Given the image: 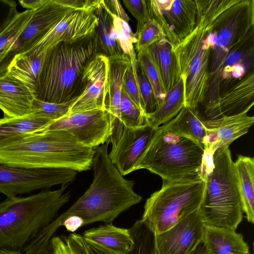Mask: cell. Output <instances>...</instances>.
Masks as SVG:
<instances>
[{
  "mask_svg": "<svg viewBox=\"0 0 254 254\" xmlns=\"http://www.w3.org/2000/svg\"><path fill=\"white\" fill-rule=\"evenodd\" d=\"M92 167L91 184L68 209L47 226L51 235L55 234L68 216L81 217L83 226L97 222L110 223L121 213L141 201L142 196L133 190L134 182L124 178L111 161L108 144L95 148Z\"/></svg>",
  "mask_w": 254,
  "mask_h": 254,
  "instance_id": "6da1fadb",
  "label": "cell"
},
{
  "mask_svg": "<svg viewBox=\"0 0 254 254\" xmlns=\"http://www.w3.org/2000/svg\"><path fill=\"white\" fill-rule=\"evenodd\" d=\"M194 1V28L173 47L177 79L181 76L184 81V106L192 109L202 104L207 92L215 20L233 0Z\"/></svg>",
  "mask_w": 254,
  "mask_h": 254,
  "instance_id": "7a4b0ae2",
  "label": "cell"
},
{
  "mask_svg": "<svg viewBox=\"0 0 254 254\" xmlns=\"http://www.w3.org/2000/svg\"><path fill=\"white\" fill-rule=\"evenodd\" d=\"M95 148L80 143L64 130L39 131L0 147V163L25 168H64L77 172L92 167Z\"/></svg>",
  "mask_w": 254,
  "mask_h": 254,
  "instance_id": "3957f363",
  "label": "cell"
},
{
  "mask_svg": "<svg viewBox=\"0 0 254 254\" xmlns=\"http://www.w3.org/2000/svg\"><path fill=\"white\" fill-rule=\"evenodd\" d=\"M100 54L102 53L95 32L54 46L46 52L35 98L53 103L76 100L82 92L85 69Z\"/></svg>",
  "mask_w": 254,
  "mask_h": 254,
  "instance_id": "277c9868",
  "label": "cell"
},
{
  "mask_svg": "<svg viewBox=\"0 0 254 254\" xmlns=\"http://www.w3.org/2000/svg\"><path fill=\"white\" fill-rule=\"evenodd\" d=\"M67 184L25 197L6 196L0 202V249L22 251L57 216L69 200Z\"/></svg>",
  "mask_w": 254,
  "mask_h": 254,
  "instance_id": "5b68a950",
  "label": "cell"
},
{
  "mask_svg": "<svg viewBox=\"0 0 254 254\" xmlns=\"http://www.w3.org/2000/svg\"><path fill=\"white\" fill-rule=\"evenodd\" d=\"M205 189L199 208L205 225L236 230L243 210L229 146L213 151L205 169Z\"/></svg>",
  "mask_w": 254,
  "mask_h": 254,
  "instance_id": "8992f818",
  "label": "cell"
},
{
  "mask_svg": "<svg viewBox=\"0 0 254 254\" xmlns=\"http://www.w3.org/2000/svg\"><path fill=\"white\" fill-rule=\"evenodd\" d=\"M204 148L186 137L156 128L133 171L146 169L172 182L204 180Z\"/></svg>",
  "mask_w": 254,
  "mask_h": 254,
  "instance_id": "52a82bcc",
  "label": "cell"
},
{
  "mask_svg": "<svg viewBox=\"0 0 254 254\" xmlns=\"http://www.w3.org/2000/svg\"><path fill=\"white\" fill-rule=\"evenodd\" d=\"M254 0H233L216 18L208 88L202 103L204 109L211 107L220 95L218 77L224 60L233 48L248 44L254 37Z\"/></svg>",
  "mask_w": 254,
  "mask_h": 254,
  "instance_id": "ba28073f",
  "label": "cell"
},
{
  "mask_svg": "<svg viewBox=\"0 0 254 254\" xmlns=\"http://www.w3.org/2000/svg\"><path fill=\"white\" fill-rule=\"evenodd\" d=\"M205 181H163L148 198L141 220L154 234L162 233L199 209Z\"/></svg>",
  "mask_w": 254,
  "mask_h": 254,
  "instance_id": "9c48e42d",
  "label": "cell"
},
{
  "mask_svg": "<svg viewBox=\"0 0 254 254\" xmlns=\"http://www.w3.org/2000/svg\"><path fill=\"white\" fill-rule=\"evenodd\" d=\"M77 171L64 168H25L0 163V193L16 196L72 182Z\"/></svg>",
  "mask_w": 254,
  "mask_h": 254,
  "instance_id": "30bf717a",
  "label": "cell"
},
{
  "mask_svg": "<svg viewBox=\"0 0 254 254\" xmlns=\"http://www.w3.org/2000/svg\"><path fill=\"white\" fill-rule=\"evenodd\" d=\"M56 129L65 130L81 144L95 148L108 144L112 133V116L108 110L68 113L42 131Z\"/></svg>",
  "mask_w": 254,
  "mask_h": 254,
  "instance_id": "8fae6325",
  "label": "cell"
},
{
  "mask_svg": "<svg viewBox=\"0 0 254 254\" xmlns=\"http://www.w3.org/2000/svg\"><path fill=\"white\" fill-rule=\"evenodd\" d=\"M75 10L60 4L55 0H49L34 11L27 25L1 61L0 77L7 73L8 66L16 55L30 51L54 25L65 15Z\"/></svg>",
  "mask_w": 254,
  "mask_h": 254,
  "instance_id": "7c38bea8",
  "label": "cell"
},
{
  "mask_svg": "<svg viewBox=\"0 0 254 254\" xmlns=\"http://www.w3.org/2000/svg\"><path fill=\"white\" fill-rule=\"evenodd\" d=\"M149 15L161 26L165 37L173 45L181 42L194 28V0H147Z\"/></svg>",
  "mask_w": 254,
  "mask_h": 254,
  "instance_id": "4fadbf2b",
  "label": "cell"
},
{
  "mask_svg": "<svg viewBox=\"0 0 254 254\" xmlns=\"http://www.w3.org/2000/svg\"><path fill=\"white\" fill-rule=\"evenodd\" d=\"M109 59L103 54L88 64L82 77V90L70 107L69 113L107 110Z\"/></svg>",
  "mask_w": 254,
  "mask_h": 254,
  "instance_id": "5bb4252c",
  "label": "cell"
},
{
  "mask_svg": "<svg viewBox=\"0 0 254 254\" xmlns=\"http://www.w3.org/2000/svg\"><path fill=\"white\" fill-rule=\"evenodd\" d=\"M204 224L199 210L154 236V254H190L203 240Z\"/></svg>",
  "mask_w": 254,
  "mask_h": 254,
  "instance_id": "9a60e30c",
  "label": "cell"
},
{
  "mask_svg": "<svg viewBox=\"0 0 254 254\" xmlns=\"http://www.w3.org/2000/svg\"><path fill=\"white\" fill-rule=\"evenodd\" d=\"M97 24V18L94 12L82 10L71 11L54 25L40 42L26 53L36 55L45 53L60 42L74 40L94 33Z\"/></svg>",
  "mask_w": 254,
  "mask_h": 254,
  "instance_id": "2e32d148",
  "label": "cell"
},
{
  "mask_svg": "<svg viewBox=\"0 0 254 254\" xmlns=\"http://www.w3.org/2000/svg\"><path fill=\"white\" fill-rule=\"evenodd\" d=\"M156 129L146 123L136 127H124L119 141L109 153L111 161L123 176L133 172Z\"/></svg>",
  "mask_w": 254,
  "mask_h": 254,
  "instance_id": "e0dca14e",
  "label": "cell"
},
{
  "mask_svg": "<svg viewBox=\"0 0 254 254\" xmlns=\"http://www.w3.org/2000/svg\"><path fill=\"white\" fill-rule=\"evenodd\" d=\"M254 69L222 92L214 104L204 112L206 120L240 114L254 105Z\"/></svg>",
  "mask_w": 254,
  "mask_h": 254,
  "instance_id": "ac0fdd59",
  "label": "cell"
},
{
  "mask_svg": "<svg viewBox=\"0 0 254 254\" xmlns=\"http://www.w3.org/2000/svg\"><path fill=\"white\" fill-rule=\"evenodd\" d=\"M251 109L237 115L215 120L203 118L207 134L204 149H215L220 145L229 146L237 138L247 133L254 122V117L247 114Z\"/></svg>",
  "mask_w": 254,
  "mask_h": 254,
  "instance_id": "d6986e66",
  "label": "cell"
},
{
  "mask_svg": "<svg viewBox=\"0 0 254 254\" xmlns=\"http://www.w3.org/2000/svg\"><path fill=\"white\" fill-rule=\"evenodd\" d=\"M108 96L107 109L112 116V133L109 141L115 144L119 140L124 125L120 118V105L125 74L131 65L130 58L124 55L109 58Z\"/></svg>",
  "mask_w": 254,
  "mask_h": 254,
  "instance_id": "ffe728a7",
  "label": "cell"
},
{
  "mask_svg": "<svg viewBox=\"0 0 254 254\" xmlns=\"http://www.w3.org/2000/svg\"><path fill=\"white\" fill-rule=\"evenodd\" d=\"M33 92L23 83L7 73L0 77V109L3 118L25 116L33 113Z\"/></svg>",
  "mask_w": 254,
  "mask_h": 254,
  "instance_id": "44dd1931",
  "label": "cell"
},
{
  "mask_svg": "<svg viewBox=\"0 0 254 254\" xmlns=\"http://www.w3.org/2000/svg\"><path fill=\"white\" fill-rule=\"evenodd\" d=\"M54 121L38 112L0 120V147L18 140L27 135L42 131Z\"/></svg>",
  "mask_w": 254,
  "mask_h": 254,
  "instance_id": "7402d4cb",
  "label": "cell"
},
{
  "mask_svg": "<svg viewBox=\"0 0 254 254\" xmlns=\"http://www.w3.org/2000/svg\"><path fill=\"white\" fill-rule=\"evenodd\" d=\"M202 242L206 254H249L243 235L234 230L204 225Z\"/></svg>",
  "mask_w": 254,
  "mask_h": 254,
  "instance_id": "603a6c76",
  "label": "cell"
},
{
  "mask_svg": "<svg viewBox=\"0 0 254 254\" xmlns=\"http://www.w3.org/2000/svg\"><path fill=\"white\" fill-rule=\"evenodd\" d=\"M254 63V46H237L229 52L220 68L218 83L220 94L222 88H225L232 83L241 79L253 70Z\"/></svg>",
  "mask_w": 254,
  "mask_h": 254,
  "instance_id": "cb8c5ba5",
  "label": "cell"
},
{
  "mask_svg": "<svg viewBox=\"0 0 254 254\" xmlns=\"http://www.w3.org/2000/svg\"><path fill=\"white\" fill-rule=\"evenodd\" d=\"M81 235L84 240L116 254H127L133 245L129 229L118 227L112 223L90 228Z\"/></svg>",
  "mask_w": 254,
  "mask_h": 254,
  "instance_id": "d4e9b609",
  "label": "cell"
},
{
  "mask_svg": "<svg viewBox=\"0 0 254 254\" xmlns=\"http://www.w3.org/2000/svg\"><path fill=\"white\" fill-rule=\"evenodd\" d=\"M202 121L203 118L196 109L184 106L174 118L158 128L189 138L205 148L207 134Z\"/></svg>",
  "mask_w": 254,
  "mask_h": 254,
  "instance_id": "484cf974",
  "label": "cell"
},
{
  "mask_svg": "<svg viewBox=\"0 0 254 254\" xmlns=\"http://www.w3.org/2000/svg\"><path fill=\"white\" fill-rule=\"evenodd\" d=\"M242 210L249 222H254V159L239 155L234 162Z\"/></svg>",
  "mask_w": 254,
  "mask_h": 254,
  "instance_id": "4316f807",
  "label": "cell"
},
{
  "mask_svg": "<svg viewBox=\"0 0 254 254\" xmlns=\"http://www.w3.org/2000/svg\"><path fill=\"white\" fill-rule=\"evenodd\" d=\"M46 54L26 53L16 55L8 66L7 73L18 79L36 95Z\"/></svg>",
  "mask_w": 254,
  "mask_h": 254,
  "instance_id": "83f0119b",
  "label": "cell"
},
{
  "mask_svg": "<svg viewBox=\"0 0 254 254\" xmlns=\"http://www.w3.org/2000/svg\"><path fill=\"white\" fill-rule=\"evenodd\" d=\"M184 106V84L180 76L155 110L145 116V123L156 129L174 118Z\"/></svg>",
  "mask_w": 254,
  "mask_h": 254,
  "instance_id": "f1b7e54d",
  "label": "cell"
},
{
  "mask_svg": "<svg viewBox=\"0 0 254 254\" xmlns=\"http://www.w3.org/2000/svg\"><path fill=\"white\" fill-rule=\"evenodd\" d=\"M94 13L97 18L95 33L102 54L108 58L125 55L119 43L112 16L104 0Z\"/></svg>",
  "mask_w": 254,
  "mask_h": 254,
  "instance_id": "f546056e",
  "label": "cell"
},
{
  "mask_svg": "<svg viewBox=\"0 0 254 254\" xmlns=\"http://www.w3.org/2000/svg\"><path fill=\"white\" fill-rule=\"evenodd\" d=\"M173 47L164 37L147 49L159 69L167 93L177 80Z\"/></svg>",
  "mask_w": 254,
  "mask_h": 254,
  "instance_id": "4dcf8cb0",
  "label": "cell"
},
{
  "mask_svg": "<svg viewBox=\"0 0 254 254\" xmlns=\"http://www.w3.org/2000/svg\"><path fill=\"white\" fill-rule=\"evenodd\" d=\"M0 254H27L19 251L0 249ZM40 254H89L82 235L72 233L53 236L46 251Z\"/></svg>",
  "mask_w": 254,
  "mask_h": 254,
  "instance_id": "1f68e13d",
  "label": "cell"
},
{
  "mask_svg": "<svg viewBox=\"0 0 254 254\" xmlns=\"http://www.w3.org/2000/svg\"><path fill=\"white\" fill-rule=\"evenodd\" d=\"M136 59L139 68L153 88L158 105L167 94L159 69L147 49L137 52Z\"/></svg>",
  "mask_w": 254,
  "mask_h": 254,
  "instance_id": "d6a6232c",
  "label": "cell"
},
{
  "mask_svg": "<svg viewBox=\"0 0 254 254\" xmlns=\"http://www.w3.org/2000/svg\"><path fill=\"white\" fill-rule=\"evenodd\" d=\"M34 11L26 10L15 16L0 34V64L16 39L25 28Z\"/></svg>",
  "mask_w": 254,
  "mask_h": 254,
  "instance_id": "836d02e7",
  "label": "cell"
},
{
  "mask_svg": "<svg viewBox=\"0 0 254 254\" xmlns=\"http://www.w3.org/2000/svg\"><path fill=\"white\" fill-rule=\"evenodd\" d=\"M109 11L113 19L114 27L118 35L120 47L124 54L130 58L133 71L136 72L138 65L134 48L137 40L135 34L132 32L128 23L117 17L109 10Z\"/></svg>",
  "mask_w": 254,
  "mask_h": 254,
  "instance_id": "e575fe53",
  "label": "cell"
},
{
  "mask_svg": "<svg viewBox=\"0 0 254 254\" xmlns=\"http://www.w3.org/2000/svg\"><path fill=\"white\" fill-rule=\"evenodd\" d=\"M129 229L133 245L127 254H154V234L141 219L137 220Z\"/></svg>",
  "mask_w": 254,
  "mask_h": 254,
  "instance_id": "d590c367",
  "label": "cell"
},
{
  "mask_svg": "<svg viewBox=\"0 0 254 254\" xmlns=\"http://www.w3.org/2000/svg\"><path fill=\"white\" fill-rule=\"evenodd\" d=\"M120 112L124 127H136L145 124V115L122 90Z\"/></svg>",
  "mask_w": 254,
  "mask_h": 254,
  "instance_id": "8d00e7d4",
  "label": "cell"
},
{
  "mask_svg": "<svg viewBox=\"0 0 254 254\" xmlns=\"http://www.w3.org/2000/svg\"><path fill=\"white\" fill-rule=\"evenodd\" d=\"M136 42L134 44L137 52L145 50L153 44L165 37L162 28L154 19L146 23L136 36Z\"/></svg>",
  "mask_w": 254,
  "mask_h": 254,
  "instance_id": "74e56055",
  "label": "cell"
},
{
  "mask_svg": "<svg viewBox=\"0 0 254 254\" xmlns=\"http://www.w3.org/2000/svg\"><path fill=\"white\" fill-rule=\"evenodd\" d=\"M75 100L64 103H53L40 101L35 98L32 103L33 112H38L55 121L68 114L70 107Z\"/></svg>",
  "mask_w": 254,
  "mask_h": 254,
  "instance_id": "f35d334b",
  "label": "cell"
},
{
  "mask_svg": "<svg viewBox=\"0 0 254 254\" xmlns=\"http://www.w3.org/2000/svg\"><path fill=\"white\" fill-rule=\"evenodd\" d=\"M122 90L145 115L144 106L139 89L137 72H133L131 65H129L125 74Z\"/></svg>",
  "mask_w": 254,
  "mask_h": 254,
  "instance_id": "ab89813d",
  "label": "cell"
},
{
  "mask_svg": "<svg viewBox=\"0 0 254 254\" xmlns=\"http://www.w3.org/2000/svg\"><path fill=\"white\" fill-rule=\"evenodd\" d=\"M137 77L140 93L144 103L145 116L152 113L155 110L158 106V102L150 83L139 67Z\"/></svg>",
  "mask_w": 254,
  "mask_h": 254,
  "instance_id": "60d3db41",
  "label": "cell"
},
{
  "mask_svg": "<svg viewBox=\"0 0 254 254\" xmlns=\"http://www.w3.org/2000/svg\"><path fill=\"white\" fill-rule=\"evenodd\" d=\"M123 2L137 21V29L135 33L136 36L143 25L151 19L147 1L145 0H123Z\"/></svg>",
  "mask_w": 254,
  "mask_h": 254,
  "instance_id": "b9f144b4",
  "label": "cell"
},
{
  "mask_svg": "<svg viewBox=\"0 0 254 254\" xmlns=\"http://www.w3.org/2000/svg\"><path fill=\"white\" fill-rule=\"evenodd\" d=\"M14 0H0V34L18 13Z\"/></svg>",
  "mask_w": 254,
  "mask_h": 254,
  "instance_id": "7bdbcfd3",
  "label": "cell"
},
{
  "mask_svg": "<svg viewBox=\"0 0 254 254\" xmlns=\"http://www.w3.org/2000/svg\"><path fill=\"white\" fill-rule=\"evenodd\" d=\"M103 0H55L62 5L76 10H82L92 12L99 7Z\"/></svg>",
  "mask_w": 254,
  "mask_h": 254,
  "instance_id": "ee69618b",
  "label": "cell"
},
{
  "mask_svg": "<svg viewBox=\"0 0 254 254\" xmlns=\"http://www.w3.org/2000/svg\"><path fill=\"white\" fill-rule=\"evenodd\" d=\"M109 10L117 17L128 23L130 18L124 10L120 1L118 0H104Z\"/></svg>",
  "mask_w": 254,
  "mask_h": 254,
  "instance_id": "f6af8a7d",
  "label": "cell"
},
{
  "mask_svg": "<svg viewBox=\"0 0 254 254\" xmlns=\"http://www.w3.org/2000/svg\"><path fill=\"white\" fill-rule=\"evenodd\" d=\"M83 219L76 215L66 217L62 223L61 226H64L67 231L74 233L79 228L84 226Z\"/></svg>",
  "mask_w": 254,
  "mask_h": 254,
  "instance_id": "bcb514c9",
  "label": "cell"
},
{
  "mask_svg": "<svg viewBox=\"0 0 254 254\" xmlns=\"http://www.w3.org/2000/svg\"><path fill=\"white\" fill-rule=\"evenodd\" d=\"M49 0H19L20 5L27 9L35 11L48 2Z\"/></svg>",
  "mask_w": 254,
  "mask_h": 254,
  "instance_id": "7dc6e473",
  "label": "cell"
},
{
  "mask_svg": "<svg viewBox=\"0 0 254 254\" xmlns=\"http://www.w3.org/2000/svg\"><path fill=\"white\" fill-rule=\"evenodd\" d=\"M84 241L89 254H116L89 241L84 240Z\"/></svg>",
  "mask_w": 254,
  "mask_h": 254,
  "instance_id": "c3c4849f",
  "label": "cell"
},
{
  "mask_svg": "<svg viewBox=\"0 0 254 254\" xmlns=\"http://www.w3.org/2000/svg\"></svg>",
  "mask_w": 254,
  "mask_h": 254,
  "instance_id": "681fc988",
  "label": "cell"
}]
</instances>
